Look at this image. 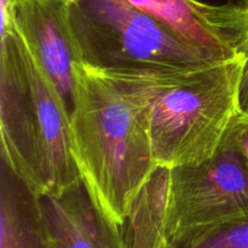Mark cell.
I'll list each match as a JSON object with an SVG mask.
<instances>
[{"label": "cell", "instance_id": "obj_1", "mask_svg": "<svg viewBox=\"0 0 248 248\" xmlns=\"http://www.w3.org/2000/svg\"><path fill=\"white\" fill-rule=\"evenodd\" d=\"M244 69L245 58L237 53L190 69L98 72L140 111L157 169L172 170L215 156L242 110Z\"/></svg>", "mask_w": 248, "mask_h": 248}, {"label": "cell", "instance_id": "obj_2", "mask_svg": "<svg viewBox=\"0 0 248 248\" xmlns=\"http://www.w3.org/2000/svg\"><path fill=\"white\" fill-rule=\"evenodd\" d=\"M70 148L82 184L99 211L124 229L157 166L140 111L111 80L77 63Z\"/></svg>", "mask_w": 248, "mask_h": 248}, {"label": "cell", "instance_id": "obj_3", "mask_svg": "<svg viewBox=\"0 0 248 248\" xmlns=\"http://www.w3.org/2000/svg\"><path fill=\"white\" fill-rule=\"evenodd\" d=\"M1 160L39 196L81 182L70 148V109L17 27L0 31Z\"/></svg>", "mask_w": 248, "mask_h": 248}, {"label": "cell", "instance_id": "obj_4", "mask_svg": "<svg viewBox=\"0 0 248 248\" xmlns=\"http://www.w3.org/2000/svg\"><path fill=\"white\" fill-rule=\"evenodd\" d=\"M69 16L81 63L97 70L190 69L227 60L124 0H69Z\"/></svg>", "mask_w": 248, "mask_h": 248}, {"label": "cell", "instance_id": "obj_5", "mask_svg": "<svg viewBox=\"0 0 248 248\" xmlns=\"http://www.w3.org/2000/svg\"><path fill=\"white\" fill-rule=\"evenodd\" d=\"M248 216V170L227 137L213 157L170 170L165 229L174 245Z\"/></svg>", "mask_w": 248, "mask_h": 248}, {"label": "cell", "instance_id": "obj_6", "mask_svg": "<svg viewBox=\"0 0 248 248\" xmlns=\"http://www.w3.org/2000/svg\"><path fill=\"white\" fill-rule=\"evenodd\" d=\"M12 1L17 27L72 109L73 69L81 57L70 23L69 0Z\"/></svg>", "mask_w": 248, "mask_h": 248}, {"label": "cell", "instance_id": "obj_7", "mask_svg": "<svg viewBox=\"0 0 248 248\" xmlns=\"http://www.w3.org/2000/svg\"><path fill=\"white\" fill-rule=\"evenodd\" d=\"M48 248H128L90 198L82 182L57 196H40Z\"/></svg>", "mask_w": 248, "mask_h": 248}, {"label": "cell", "instance_id": "obj_8", "mask_svg": "<svg viewBox=\"0 0 248 248\" xmlns=\"http://www.w3.org/2000/svg\"><path fill=\"white\" fill-rule=\"evenodd\" d=\"M0 248H48L40 196L1 160Z\"/></svg>", "mask_w": 248, "mask_h": 248}, {"label": "cell", "instance_id": "obj_9", "mask_svg": "<svg viewBox=\"0 0 248 248\" xmlns=\"http://www.w3.org/2000/svg\"><path fill=\"white\" fill-rule=\"evenodd\" d=\"M184 40L220 58L237 55L208 17V4L198 0H124Z\"/></svg>", "mask_w": 248, "mask_h": 248}, {"label": "cell", "instance_id": "obj_10", "mask_svg": "<svg viewBox=\"0 0 248 248\" xmlns=\"http://www.w3.org/2000/svg\"><path fill=\"white\" fill-rule=\"evenodd\" d=\"M170 170L157 169L135 200L124 227L128 248H176L165 229Z\"/></svg>", "mask_w": 248, "mask_h": 248}, {"label": "cell", "instance_id": "obj_11", "mask_svg": "<svg viewBox=\"0 0 248 248\" xmlns=\"http://www.w3.org/2000/svg\"><path fill=\"white\" fill-rule=\"evenodd\" d=\"M211 22L224 34L227 40L245 58L241 84V109L248 111V5L230 2L225 5H208Z\"/></svg>", "mask_w": 248, "mask_h": 248}, {"label": "cell", "instance_id": "obj_12", "mask_svg": "<svg viewBox=\"0 0 248 248\" xmlns=\"http://www.w3.org/2000/svg\"><path fill=\"white\" fill-rule=\"evenodd\" d=\"M176 248H248V216L199 232Z\"/></svg>", "mask_w": 248, "mask_h": 248}, {"label": "cell", "instance_id": "obj_13", "mask_svg": "<svg viewBox=\"0 0 248 248\" xmlns=\"http://www.w3.org/2000/svg\"><path fill=\"white\" fill-rule=\"evenodd\" d=\"M225 137L235 145L248 170V111L237 114Z\"/></svg>", "mask_w": 248, "mask_h": 248}]
</instances>
